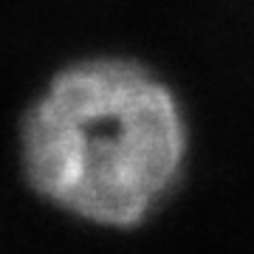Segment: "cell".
Returning a JSON list of instances; mask_svg holds the SVG:
<instances>
[{
  "mask_svg": "<svg viewBox=\"0 0 254 254\" xmlns=\"http://www.w3.org/2000/svg\"><path fill=\"white\" fill-rule=\"evenodd\" d=\"M187 125L173 91L141 63L82 57L51 73L20 125L28 187L68 215L133 229L175 187Z\"/></svg>",
  "mask_w": 254,
  "mask_h": 254,
  "instance_id": "cell-1",
  "label": "cell"
}]
</instances>
